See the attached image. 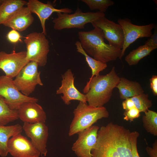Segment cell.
<instances>
[{
	"instance_id": "6da1fadb",
	"label": "cell",
	"mask_w": 157,
	"mask_h": 157,
	"mask_svg": "<svg viewBox=\"0 0 157 157\" xmlns=\"http://www.w3.org/2000/svg\"><path fill=\"white\" fill-rule=\"evenodd\" d=\"M130 132L118 127L106 128L97 133L92 157H133Z\"/></svg>"
},
{
	"instance_id": "7a4b0ae2",
	"label": "cell",
	"mask_w": 157,
	"mask_h": 157,
	"mask_svg": "<svg viewBox=\"0 0 157 157\" xmlns=\"http://www.w3.org/2000/svg\"><path fill=\"white\" fill-rule=\"evenodd\" d=\"M78 36L83 49L96 60L106 63L115 60L121 55L122 49L104 42L103 33L99 28H94L88 31H80Z\"/></svg>"
},
{
	"instance_id": "3957f363",
	"label": "cell",
	"mask_w": 157,
	"mask_h": 157,
	"mask_svg": "<svg viewBox=\"0 0 157 157\" xmlns=\"http://www.w3.org/2000/svg\"><path fill=\"white\" fill-rule=\"evenodd\" d=\"M120 78L113 67L106 75L95 76L89 80L83 91L88 104L95 107L103 106L110 100Z\"/></svg>"
},
{
	"instance_id": "277c9868",
	"label": "cell",
	"mask_w": 157,
	"mask_h": 157,
	"mask_svg": "<svg viewBox=\"0 0 157 157\" xmlns=\"http://www.w3.org/2000/svg\"><path fill=\"white\" fill-rule=\"evenodd\" d=\"M73 114L68 133L69 136L90 127L98 120L109 116L108 112L104 106L95 107L82 101H79Z\"/></svg>"
},
{
	"instance_id": "5b68a950",
	"label": "cell",
	"mask_w": 157,
	"mask_h": 157,
	"mask_svg": "<svg viewBox=\"0 0 157 157\" xmlns=\"http://www.w3.org/2000/svg\"><path fill=\"white\" fill-rule=\"evenodd\" d=\"M57 17L54 19L53 28L57 30L64 29L77 28L82 29L88 23H91L97 19L105 17L104 13L99 11L96 12H83L78 8L72 14L56 13Z\"/></svg>"
},
{
	"instance_id": "8992f818",
	"label": "cell",
	"mask_w": 157,
	"mask_h": 157,
	"mask_svg": "<svg viewBox=\"0 0 157 157\" xmlns=\"http://www.w3.org/2000/svg\"><path fill=\"white\" fill-rule=\"evenodd\" d=\"M24 38L27 60L36 63L38 66H44L49 51V41L45 35L42 33L33 32L28 34Z\"/></svg>"
},
{
	"instance_id": "52a82bcc",
	"label": "cell",
	"mask_w": 157,
	"mask_h": 157,
	"mask_svg": "<svg viewBox=\"0 0 157 157\" xmlns=\"http://www.w3.org/2000/svg\"><path fill=\"white\" fill-rule=\"evenodd\" d=\"M38 66L36 63L29 62L13 80L19 90L25 96H28L33 93L37 85H43L40 76V72L38 70Z\"/></svg>"
},
{
	"instance_id": "ba28073f",
	"label": "cell",
	"mask_w": 157,
	"mask_h": 157,
	"mask_svg": "<svg viewBox=\"0 0 157 157\" xmlns=\"http://www.w3.org/2000/svg\"><path fill=\"white\" fill-rule=\"evenodd\" d=\"M0 96L11 109L17 110L25 102H37L38 100L36 98L22 94L14 84L13 78L5 75L0 76Z\"/></svg>"
},
{
	"instance_id": "9c48e42d",
	"label": "cell",
	"mask_w": 157,
	"mask_h": 157,
	"mask_svg": "<svg viewBox=\"0 0 157 157\" xmlns=\"http://www.w3.org/2000/svg\"><path fill=\"white\" fill-rule=\"evenodd\" d=\"M118 24L122 27L124 41L121 55L119 58L121 59L127 48L137 39L142 38H149L152 34V31L155 25L151 23L144 25H136L132 23L131 19L126 18L119 19Z\"/></svg>"
},
{
	"instance_id": "30bf717a",
	"label": "cell",
	"mask_w": 157,
	"mask_h": 157,
	"mask_svg": "<svg viewBox=\"0 0 157 157\" xmlns=\"http://www.w3.org/2000/svg\"><path fill=\"white\" fill-rule=\"evenodd\" d=\"M94 28L100 29L104 38L108 44L115 48L122 49L123 44L124 35L121 26L111 21L105 17H100L91 23Z\"/></svg>"
},
{
	"instance_id": "8fae6325",
	"label": "cell",
	"mask_w": 157,
	"mask_h": 157,
	"mask_svg": "<svg viewBox=\"0 0 157 157\" xmlns=\"http://www.w3.org/2000/svg\"><path fill=\"white\" fill-rule=\"evenodd\" d=\"M29 62L26 51L16 52L14 50L10 53L0 51V69L4 72L6 76L12 78L15 77Z\"/></svg>"
},
{
	"instance_id": "7c38bea8",
	"label": "cell",
	"mask_w": 157,
	"mask_h": 157,
	"mask_svg": "<svg viewBox=\"0 0 157 157\" xmlns=\"http://www.w3.org/2000/svg\"><path fill=\"white\" fill-rule=\"evenodd\" d=\"M99 129L98 126L92 125L77 133L78 138L72 149L78 157H92L91 151L96 143Z\"/></svg>"
},
{
	"instance_id": "4fadbf2b",
	"label": "cell",
	"mask_w": 157,
	"mask_h": 157,
	"mask_svg": "<svg viewBox=\"0 0 157 157\" xmlns=\"http://www.w3.org/2000/svg\"><path fill=\"white\" fill-rule=\"evenodd\" d=\"M22 127L26 135L31 139L33 144L40 152L41 156H46L49 132L48 128L45 122L34 124L24 122Z\"/></svg>"
},
{
	"instance_id": "5bb4252c",
	"label": "cell",
	"mask_w": 157,
	"mask_h": 157,
	"mask_svg": "<svg viewBox=\"0 0 157 157\" xmlns=\"http://www.w3.org/2000/svg\"><path fill=\"white\" fill-rule=\"evenodd\" d=\"M7 146L8 153L13 157H39L40 155L31 141L21 133L9 139Z\"/></svg>"
},
{
	"instance_id": "9a60e30c",
	"label": "cell",
	"mask_w": 157,
	"mask_h": 157,
	"mask_svg": "<svg viewBox=\"0 0 157 157\" xmlns=\"http://www.w3.org/2000/svg\"><path fill=\"white\" fill-rule=\"evenodd\" d=\"M74 75L69 69L62 75L61 85L56 90V93L58 94H63L61 98L67 105L70 104V101L72 100L87 103L85 94L81 93L75 86Z\"/></svg>"
},
{
	"instance_id": "2e32d148",
	"label": "cell",
	"mask_w": 157,
	"mask_h": 157,
	"mask_svg": "<svg viewBox=\"0 0 157 157\" xmlns=\"http://www.w3.org/2000/svg\"><path fill=\"white\" fill-rule=\"evenodd\" d=\"M31 13L36 14L39 18L42 29V33L47 35L45 23L46 20L54 12L71 14L72 9L67 8L61 9L55 8L50 3H45L38 0H29L26 4Z\"/></svg>"
},
{
	"instance_id": "e0dca14e",
	"label": "cell",
	"mask_w": 157,
	"mask_h": 157,
	"mask_svg": "<svg viewBox=\"0 0 157 157\" xmlns=\"http://www.w3.org/2000/svg\"><path fill=\"white\" fill-rule=\"evenodd\" d=\"M17 110L19 118L24 122H45L47 119L45 112L42 107L36 102H25Z\"/></svg>"
},
{
	"instance_id": "ac0fdd59",
	"label": "cell",
	"mask_w": 157,
	"mask_h": 157,
	"mask_svg": "<svg viewBox=\"0 0 157 157\" xmlns=\"http://www.w3.org/2000/svg\"><path fill=\"white\" fill-rule=\"evenodd\" d=\"M31 13L27 7H23L15 13L3 24L18 31H23L31 25L34 20Z\"/></svg>"
},
{
	"instance_id": "d6986e66",
	"label": "cell",
	"mask_w": 157,
	"mask_h": 157,
	"mask_svg": "<svg viewBox=\"0 0 157 157\" xmlns=\"http://www.w3.org/2000/svg\"><path fill=\"white\" fill-rule=\"evenodd\" d=\"M116 88L118 89L120 98L122 99L130 98L144 93V90L140 83L124 77L120 78Z\"/></svg>"
},
{
	"instance_id": "ffe728a7",
	"label": "cell",
	"mask_w": 157,
	"mask_h": 157,
	"mask_svg": "<svg viewBox=\"0 0 157 157\" xmlns=\"http://www.w3.org/2000/svg\"><path fill=\"white\" fill-rule=\"evenodd\" d=\"M22 127L19 124L6 126L0 124V156H7L8 153L7 143L11 137L21 133Z\"/></svg>"
},
{
	"instance_id": "44dd1931",
	"label": "cell",
	"mask_w": 157,
	"mask_h": 157,
	"mask_svg": "<svg viewBox=\"0 0 157 157\" xmlns=\"http://www.w3.org/2000/svg\"><path fill=\"white\" fill-rule=\"evenodd\" d=\"M27 3V2L23 0H0V25Z\"/></svg>"
},
{
	"instance_id": "7402d4cb",
	"label": "cell",
	"mask_w": 157,
	"mask_h": 157,
	"mask_svg": "<svg viewBox=\"0 0 157 157\" xmlns=\"http://www.w3.org/2000/svg\"><path fill=\"white\" fill-rule=\"evenodd\" d=\"M75 45L77 51L85 56L86 61L91 69L92 75L89 78V80L94 76L99 75L100 72L105 69L107 67L106 63L96 60L89 56L82 48L79 41H76L75 43Z\"/></svg>"
},
{
	"instance_id": "603a6c76",
	"label": "cell",
	"mask_w": 157,
	"mask_h": 157,
	"mask_svg": "<svg viewBox=\"0 0 157 157\" xmlns=\"http://www.w3.org/2000/svg\"><path fill=\"white\" fill-rule=\"evenodd\" d=\"M154 48L146 44L141 45L131 51L125 58V60L129 65H137L139 61L150 54Z\"/></svg>"
},
{
	"instance_id": "cb8c5ba5",
	"label": "cell",
	"mask_w": 157,
	"mask_h": 157,
	"mask_svg": "<svg viewBox=\"0 0 157 157\" xmlns=\"http://www.w3.org/2000/svg\"><path fill=\"white\" fill-rule=\"evenodd\" d=\"M18 118L17 110L11 109L0 96V124L6 125Z\"/></svg>"
},
{
	"instance_id": "d4e9b609",
	"label": "cell",
	"mask_w": 157,
	"mask_h": 157,
	"mask_svg": "<svg viewBox=\"0 0 157 157\" xmlns=\"http://www.w3.org/2000/svg\"><path fill=\"white\" fill-rule=\"evenodd\" d=\"M142 117L144 129L146 131L154 136L157 135V113L148 110Z\"/></svg>"
},
{
	"instance_id": "484cf974",
	"label": "cell",
	"mask_w": 157,
	"mask_h": 157,
	"mask_svg": "<svg viewBox=\"0 0 157 157\" xmlns=\"http://www.w3.org/2000/svg\"><path fill=\"white\" fill-rule=\"evenodd\" d=\"M148 94L143 93L130 99L134 103L135 107L140 112L145 113L152 106V101L148 99Z\"/></svg>"
},
{
	"instance_id": "4316f807",
	"label": "cell",
	"mask_w": 157,
	"mask_h": 157,
	"mask_svg": "<svg viewBox=\"0 0 157 157\" xmlns=\"http://www.w3.org/2000/svg\"><path fill=\"white\" fill-rule=\"evenodd\" d=\"M91 10H98L99 11L105 12L108 7L114 4L111 0H81Z\"/></svg>"
},
{
	"instance_id": "83f0119b",
	"label": "cell",
	"mask_w": 157,
	"mask_h": 157,
	"mask_svg": "<svg viewBox=\"0 0 157 157\" xmlns=\"http://www.w3.org/2000/svg\"><path fill=\"white\" fill-rule=\"evenodd\" d=\"M139 135V133L135 131L131 132L130 134L133 157H140L137 148V139Z\"/></svg>"
},
{
	"instance_id": "f1b7e54d",
	"label": "cell",
	"mask_w": 157,
	"mask_h": 157,
	"mask_svg": "<svg viewBox=\"0 0 157 157\" xmlns=\"http://www.w3.org/2000/svg\"><path fill=\"white\" fill-rule=\"evenodd\" d=\"M123 115L124 120L133 121L134 119L138 118L140 114V111L135 107L129 110H125Z\"/></svg>"
},
{
	"instance_id": "f546056e",
	"label": "cell",
	"mask_w": 157,
	"mask_h": 157,
	"mask_svg": "<svg viewBox=\"0 0 157 157\" xmlns=\"http://www.w3.org/2000/svg\"><path fill=\"white\" fill-rule=\"evenodd\" d=\"M21 37L19 32L13 29L10 31L7 35V38L8 41L13 43H16L21 41Z\"/></svg>"
},
{
	"instance_id": "4dcf8cb0",
	"label": "cell",
	"mask_w": 157,
	"mask_h": 157,
	"mask_svg": "<svg viewBox=\"0 0 157 157\" xmlns=\"http://www.w3.org/2000/svg\"><path fill=\"white\" fill-rule=\"evenodd\" d=\"M154 32L151 37L145 42V44L155 49L157 48V28L155 26Z\"/></svg>"
},
{
	"instance_id": "1f68e13d",
	"label": "cell",
	"mask_w": 157,
	"mask_h": 157,
	"mask_svg": "<svg viewBox=\"0 0 157 157\" xmlns=\"http://www.w3.org/2000/svg\"><path fill=\"white\" fill-rule=\"evenodd\" d=\"M146 149L150 157H157V140L153 143L152 148L147 147Z\"/></svg>"
},
{
	"instance_id": "d6a6232c",
	"label": "cell",
	"mask_w": 157,
	"mask_h": 157,
	"mask_svg": "<svg viewBox=\"0 0 157 157\" xmlns=\"http://www.w3.org/2000/svg\"><path fill=\"white\" fill-rule=\"evenodd\" d=\"M150 88L154 95H157V76L153 75L150 79Z\"/></svg>"
},
{
	"instance_id": "836d02e7",
	"label": "cell",
	"mask_w": 157,
	"mask_h": 157,
	"mask_svg": "<svg viewBox=\"0 0 157 157\" xmlns=\"http://www.w3.org/2000/svg\"><path fill=\"white\" fill-rule=\"evenodd\" d=\"M123 109L127 110L134 108L135 107L134 104L130 98L125 99L122 102Z\"/></svg>"
}]
</instances>
